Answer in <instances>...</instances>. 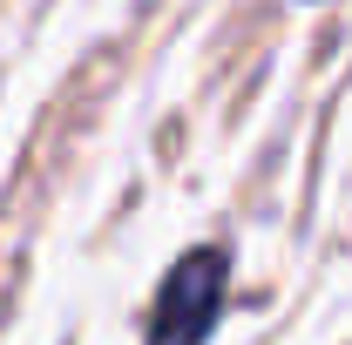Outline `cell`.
<instances>
[{"instance_id": "cell-1", "label": "cell", "mask_w": 352, "mask_h": 345, "mask_svg": "<svg viewBox=\"0 0 352 345\" xmlns=\"http://www.w3.org/2000/svg\"><path fill=\"white\" fill-rule=\"evenodd\" d=\"M230 298V251L223 244H197L170 264L156 311H149V345H204L223 318Z\"/></svg>"}]
</instances>
